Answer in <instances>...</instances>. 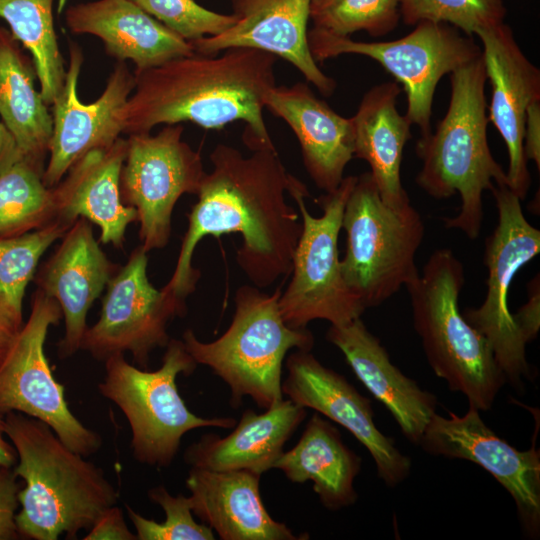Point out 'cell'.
<instances>
[{
    "label": "cell",
    "mask_w": 540,
    "mask_h": 540,
    "mask_svg": "<svg viewBox=\"0 0 540 540\" xmlns=\"http://www.w3.org/2000/svg\"><path fill=\"white\" fill-rule=\"evenodd\" d=\"M209 158L212 169L187 214L188 227L174 272L162 288L184 306L200 277L192 257L204 237L239 233L242 244L236 262L252 284L262 289L291 273L302 231L300 213L286 200L291 174L275 147L244 156L233 146L218 144Z\"/></svg>",
    "instance_id": "cell-1"
},
{
    "label": "cell",
    "mask_w": 540,
    "mask_h": 540,
    "mask_svg": "<svg viewBox=\"0 0 540 540\" xmlns=\"http://www.w3.org/2000/svg\"><path fill=\"white\" fill-rule=\"evenodd\" d=\"M277 56L246 47L190 55L135 70V87L119 118L123 133L150 132L159 124L193 122L220 129L241 120L253 151L275 147L263 119L264 98L275 84Z\"/></svg>",
    "instance_id": "cell-2"
},
{
    "label": "cell",
    "mask_w": 540,
    "mask_h": 540,
    "mask_svg": "<svg viewBox=\"0 0 540 540\" xmlns=\"http://www.w3.org/2000/svg\"><path fill=\"white\" fill-rule=\"evenodd\" d=\"M17 453L15 474L25 482L15 521L21 538L75 539L119 494L101 468L67 447L46 423L20 412L4 415Z\"/></svg>",
    "instance_id": "cell-3"
},
{
    "label": "cell",
    "mask_w": 540,
    "mask_h": 540,
    "mask_svg": "<svg viewBox=\"0 0 540 540\" xmlns=\"http://www.w3.org/2000/svg\"><path fill=\"white\" fill-rule=\"evenodd\" d=\"M451 97L444 118L434 133L420 137L416 153L422 168L416 183L434 199L458 193L459 213L444 218L446 228L469 239L478 238L483 223V193L506 184V172L488 144L487 75L482 54L450 74Z\"/></svg>",
    "instance_id": "cell-4"
},
{
    "label": "cell",
    "mask_w": 540,
    "mask_h": 540,
    "mask_svg": "<svg viewBox=\"0 0 540 540\" xmlns=\"http://www.w3.org/2000/svg\"><path fill=\"white\" fill-rule=\"evenodd\" d=\"M464 282L461 261L452 250L441 248L405 287L414 328L436 376L451 391L465 395L469 406L488 411L506 379L488 341L460 311Z\"/></svg>",
    "instance_id": "cell-5"
},
{
    "label": "cell",
    "mask_w": 540,
    "mask_h": 540,
    "mask_svg": "<svg viewBox=\"0 0 540 540\" xmlns=\"http://www.w3.org/2000/svg\"><path fill=\"white\" fill-rule=\"evenodd\" d=\"M281 288L272 294L251 285L235 294V312L228 329L212 342L200 341L192 329L183 333L187 352L208 366L229 387L230 403L239 407L249 396L268 409L283 400L281 374L291 349L311 351L313 334L288 326L280 312Z\"/></svg>",
    "instance_id": "cell-6"
},
{
    "label": "cell",
    "mask_w": 540,
    "mask_h": 540,
    "mask_svg": "<svg viewBox=\"0 0 540 540\" xmlns=\"http://www.w3.org/2000/svg\"><path fill=\"white\" fill-rule=\"evenodd\" d=\"M105 377L99 393L115 403L131 429L133 457L140 463L166 468L175 459L182 437L201 427L232 428L233 418H203L192 413L180 396L176 378L190 376L197 363L187 352L183 340L171 338L162 365L155 371L128 363L124 354L105 361Z\"/></svg>",
    "instance_id": "cell-7"
},
{
    "label": "cell",
    "mask_w": 540,
    "mask_h": 540,
    "mask_svg": "<svg viewBox=\"0 0 540 540\" xmlns=\"http://www.w3.org/2000/svg\"><path fill=\"white\" fill-rule=\"evenodd\" d=\"M342 228V275L365 309L382 304L419 274L415 258L425 233L422 218L411 203L386 205L369 172L357 176Z\"/></svg>",
    "instance_id": "cell-8"
},
{
    "label": "cell",
    "mask_w": 540,
    "mask_h": 540,
    "mask_svg": "<svg viewBox=\"0 0 540 540\" xmlns=\"http://www.w3.org/2000/svg\"><path fill=\"white\" fill-rule=\"evenodd\" d=\"M356 181L357 176L344 177L334 191L322 195L318 204L323 214L314 217L305 205L307 187L290 177L287 192L298 207L302 231L292 257V277L278 303L292 328H307L317 319L342 325L366 310L345 283L338 251L344 208Z\"/></svg>",
    "instance_id": "cell-9"
},
{
    "label": "cell",
    "mask_w": 540,
    "mask_h": 540,
    "mask_svg": "<svg viewBox=\"0 0 540 540\" xmlns=\"http://www.w3.org/2000/svg\"><path fill=\"white\" fill-rule=\"evenodd\" d=\"M310 52L316 62L343 54H358L380 63L403 85L405 116L417 125L421 137L431 133L433 97L440 79L482 54L472 36L440 22L421 21L404 37L393 41L362 42L312 27Z\"/></svg>",
    "instance_id": "cell-10"
},
{
    "label": "cell",
    "mask_w": 540,
    "mask_h": 540,
    "mask_svg": "<svg viewBox=\"0 0 540 540\" xmlns=\"http://www.w3.org/2000/svg\"><path fill=\"white\" fill-rule=\"evenodd\" d=\"M498 220L485 240L484 264L487 292L478 308L463 312L465 319L488 341L494 358L509 382L523 390L532 379L526 342L508 306L510 286L517 272L540 253V231L525 218L521 200L506 184H495Z\"/></svg>",
    "instance_id": "cell-11"
},
{
    "label": "cell",
    "mask_w": 540,
    "mask_h": 540,
    "mask_svg": "<svg viewBox=\"0 0 540 540\" xmlns=\"http://www.w3.org/2000/svg\"><path fill=\"white\" fill-rule=\"evenodd\" d=\"M58 302L36 289L31 312L0 365V413L15 411L46 423L70 449L88 457L102 439L70 411L45 355L50 326L62 318Z\"/></svg>",
    "instance_id": "cell-12"
},
{
    "label": "cell",
    "mask_w": 540,
    "mask_h": 540,
    "mask_svg": "<svg viewBox=\"0 0 540 540\" xmlns=\"http://www.w3.org/2000/svg\"><path fill=\"white\" fill-rule=\"evenodd\" d=\"M184 127L169 124L157 134H129L120 173L122 202L137 211L141 246L164 248L171 218L183 194L197 195L206 174L199 151L182 140Z\"/></svg>",
    "instance_id": "cell-13"
},
{
    "label": "cell",
    "mask_w": 540,
    "mask_h": 540,
    "mask_svg": "<svg viewBox=\"0 0 540 540\" xmlns=\"http://www.w3.org/2000/svg\"><path fill=\"white\" fill-rule=\"evenodd\" d=\"M147 253L141 245L131 252L106 286L98 321L85 330L80 349L99 361L129 352L147 368L151 352L171 339L169 322L186 314V306L150 283Z\"/></svg>",
    "instance_id": "cell-14"
},
{
    "label": "cell",
    "mask_w": 540,
    "mask_h": 540,
    "mask_svg": "<svg viewBox=\"0 0 540 540\" xmlns=\"http://www.w3.org/2000/svg\"><path fill=\"white\" fill-rule=\"evenodd\" d=\"M469 406L462 415L434 414L419 445L431 455L471 461L489 472L512 496L523 533L540 536V450L520 451L500 438Z\"/></svg>",
    "instance_id": "cell-15"
},
{
    "label": "cell",
    "mask_w": 540,
    "mask_h": 540,
    "mask_svg": "<svg viewBox=\"0 0 540 540\" xmlns=\"http://www.w3.org/2000/svg\"><path fill=\"white\" fill-rule=\"evenodd\" d=\"M83 62L82 49L71 41L64 84L51 104L53 130L42 175L48 188L55 187L86 153L111 146L123 133L119 114L134 90V73L125 61H117L102 94L83 103L77 90Z\"/></svg>",
    "instance_id": "cell-16"
},
{
    "label": "cell",
    "mask_w": 540,
    "mask_h": 540,
    "mask_svg": "<svg viewBox=\"0 0 540 540\" xmlns=\"http://www.w3.org/2000/svg\"><path fill=\"white\" fill-rule=\"evenodd\" d=\"M286 367L282 392L287 399L316 410L353 434L369 451L379 478L388 487H396L409 476L411 459L377 428L371 402L343 375L303 350L291 353Z\"/></svg>",
    "instance_id": "cell-17"
},
{
    "label": "cell",
    "mask_w": 540,
    "mask_h": 540,
    "mask_svg": "<svg viewBox=\"0 0 540 540\" xmlns=\"http://www.w3.org/2000/svg\"><path fill=\"white\" fill-rule=\"evenodd\" d=\"M475 35L482 43L487 80L492 87L488 119L508 151L506 185L524 200L531 185L524 154L525 117L529 105L540 100V71L524 55L505 22Z\"/></svg>",
    "instance_id": "cell-18"
},
{
    "label": "cell",
    "mask_w": 540,
    "mask_h": 540,
    "mask_svg": "<svg viewBox=\"0 0 540 540\" xmlns=\"http://www.w3.org/2000/svg\"><path fill=\"white\" fill-rule=\"evenodd\" d=\"M236 22L224 32L189 41L194 52L217 55L228 48L269 52L290 62L324 96L336 82L321 71L308 44L310 0H231Z\"/></svg>",
    "instance_id": "cell-19"
},
{
    "label": "cell",
    "mask_w": 540,
    "mask_h": 540,
    "mask_svg": "<svg viewBox=\"0 0 540 540\" xmlns=\"http://www.w3.org/2000/svg\"><path fill=\"white\" fill-rule=\"evenodd\" d=\"M119 267L101 249L90 222L79 217L36 272L37 289L58 302L64 317L59 357H70L80 349L87 313Z\"/></svg>",
    "instance_id": "cell-20"
},
{
    "label": "cell",
    "mask_w": 540,
    "mask_h": 540,
    "mask_svg": "<svg viewBox=\"0 0 540 540\" xmlns=\"http://www.w3.org/2000/svg\"><path fill=\"white\" fill-rule=\"evenodd\" d=\"M264 107L294 132L304 167L314 184L326 193L334 191L354 157L352 117L336 113L303 82L290 87L275 85L265 95Z\"/></svg>",
    "instance_id": "cell-21"
},
{
    "label": "cell",
    "mask_w": 540,
    "mask_h": 540,
    "mask_svg": "<svg viewBox=\"0 0 540 540\" xmlns=\"http://www.w3.org/2000/svg\"><path fill=\"white\" fill-rule=\"evenodd\" d=\"M326 338L343 353L369 392L390 411L404 436L419 445L436 413V397L421 389L390 361L386 349L361 318L331 325Z\"/></svg>",
    "instance_id": "cell-22"
},
{
    "label": "cell",
    "mask_w": 540,
    "mask_h": 540,
    "mask_svg": "<svg viewBox=\"0 0 540 540\" xmlns=\"http://www.w3.org/2000/svg\"><path fill=\"white\" fill-rule=\"evenodd\" d=\"M65 23L75 34H90L117 61L135 70L159 66L194 52L190 42L164 26L131 0H95L69 6Z\"/></svg>",
    "instance_id": "cell-23"
},
{
    "label": "cell",
    "mask_w": 540,
    "mask_h": 540,
    "mask_svg": "<svg viewBox=\"0 0 540 540\" xmlns=\"http://www.w3.org/2000/svg\"><path fill=\"white\" fill-rule=\"evenodd\" d=\"M126 148V139L119 137L107 148L86 153L52 188L56 219L74 224L85 218L100 228L99 242L118 249L125 243L128 225L138 219L137 211L125 205L120 195Z\"/></svg>",
    "instance_id": "cell-24"
},
{
    "label": "cell",
    "mask_w": 540,
    "mask_h": 540,
    "mask_svg": "<svg viewBox=\"0 0 540 540\" xmlns=\"http://www.w3.org/2000/svg\"><path fill=\"white\" fill-rule=\"evenodd\" d=\"M260 476L248 470L191 467L185 483L192 513L223 540L304 539L269 515L259 491Z\"/></svg>",
    "instance_id": "cell-25"
},
{
    "label": "cell",
    "mask_w": 540,
    "mask_h": 540,
    "mask_svg": "<svg viewBox=\"0 0 540 540\" xmlns=\"http://www.w3.org/2000/svg\"><path fill=\"white\" fill-rule=\"evenodd\" d=\"M305 417L306 408L289 399L261 414L248 409L229 435H203L186 449L184 460L193 468L248 470L261 475L274 468L285 443Z\"/></svg>",
    "instance_id": "cell-26"
},
{
    "label": "cell",
    "mask_w": 540,
    "mask_h": 540,
    "mask_svg": "<svg viewBox=\"0 0 540 540\" xmlns=\"http://www.w3.org/2000/svg\"><path fill=\"white\" fill-rule=\"evenodd\" d=\"M398 82L372 87L352 117L355 129L354 157L365 160L383 202L400 208L410 203L401 182L404 146L411 138V122L396 108Z\"/></svg>",
    "instance_id": "cell-27"
},
{
    "label": "cell",
    "mask_w": 540,
    "mask_h": 540,
    "mask_svg": "<svg viewBox=\"0 0 540 540\" xmlns=\"http://www.w3.org/2000/svg\"><path fill=\"white\" fill-rule=\"evenodd\" d=\"M294 483L313 482L321 503L336 511L353 505L357 498L355 477L361 458L342 441L339 431L315 413L297 444L284 451L274 464Z\"/></svg>",
    "instance_id": "cell-28"
},
{
    "label": "cell",
    "mask_w": 540,
    "mask_h": 540,
    "mask_svg": "<svg viewBox=\"0 0 540 540\" xmlns=\"http://www.w3.org/2000/svg\"><path fill=\"white\" fill-rule=\"evenodd\" d=\"M32 58L0 26V116L23 157L44 172L53 120L40 90ZM38 81V80H37Z\"/></svg>",
    "instance_id": "cell-29"
},
{
    "label": "cell",
    "mask_w": 540,
    "mask_h": 540,
    "mask_svg": "<svg viewBox=\"0 0 540 540\" xmlns=\"http://www.w3.org/2000/svg\"><path fill=\"white\" fill-rule=\"evenodd\" d=\"M54 0H0V18L33 60L39 90L49 106L63 87L66 68L53 17Z\"/></svg>",
    "instance_id": "cell-30"
},
{
    "label": "cell",
    "mask_w": 540,
    "mask_h": 540,
    "mask_svg": "<svg viewBox=\"0 0 540 540\" xmlns=\"http://www.w3.org/2000/svg\"><path fill=\"white\" fill-rule=\"evenodd\" d=\"M25 158L0 174V237L18 236L56 219L52 188Z\"/></svg>",
    "instance_id": "cell-31"
},
{
    "label": "cell",
    "mask_w": 540,
    "mask_h": 540,
    "mask_svg": "<svg viewBox=\"0 0 540 540\" xmlns=\"http://www.w3.org/2000/svg\"><path fill=\"white\" fill-rule=\"evenodd\" d=\"M73 224L55 219L39 229L0 237V296L20 318L25 290L34 279L41 256Z\"/></svg>",
    "instance_id": "cell-32"
},
{
    "label": "cell",
    "mask_w": 540,
    "mask_h": 540,
    "mask_svg": "<svg viewBox=\"0 0 540 540\" xmlns=\"http://www.w3.org/2000/svg\"><path fill=\"white\" fill-rule=\"evenodd\" d=\"M400 18V0H310L313 27L338 36L365 31L380 37Z\"/></svg>",
    "instance_id": "cell-33"
},
{
    "label": "cell",
    "mask_w": 540,
    "mask_h": 540,
    "mask_svg": "<svg viewBox=\"0 0 540 540\" xmlns=\"http://www.w3.org/2000/svg\"><path fill=\"white\" fill-rule=\"evenodd\" d=\"M506 13L504 0H400L405 24L446 23L468 36L504 23Z\"/></svg>",
    "instance_id": "cell-34"
},
{
    "label": "cell",
    "mask_w": 540,
    "mask_h": 540,
    "mask_svg": "<svg viewBox=\"0 0 540 540\" xmlns=\"http://www.w3.org/2000/svg\"><path fill=\"white\" fill-rule=\"evenodd\" d=\"M148 497L159 505L166 518L158 523L137 513L126 505V512L133 523L137 540H213V530L194 520L189 497L171 495L163 485L148 490Z\"/></svg>",
    "instance_id": "cell-35"
},
{
    "label": "cell",
    "mask_w": 540,
    "mask_h": 540,
    "mask_svg": "<svg viewBox=\"0 0 540 540\" xmlns=\"http://www.w3.org/2000/svg\"><path fill=\"white\" fill-rule=\"evenodd\" d=\"M186 41L218 35L236 22L234 14L208 10L194 0H131Z\"/></svg>",
    "instance_id": "cell-36"
},
{
    "label": "cell",
    "mask_w": 540,
    "mask_h": 540,
    "mask_svg": "<svg viewBox=\"0 0 540 540\" xmlns=\"http://www.w3.org/2000/svg\"><path fill=\"white\" fill-rule=\"evenodd\" d=\"M13 467L0 466V540L21 538L15 521L20 484Z\"/></svg>",
    "instance_id": "cell-37"
},
{
    "label": "cell",
    "mask_w": 540,
    "mask_h": 540,
    "mask_svg": "<svg viewBox=\"0 0 540 540\" xmlns=\"http://www.w3.org/2000/svg\"><path fill=\"white\" fill-rule=\"evenodd\" d=\"M85 540H137L117 504L107 508L88 529Z\"/></svg>",
    "instance_id": "cell-38"
},
{
    "label": "cell",
    "mask_w": 540,
    "mask_h": 540,
    "mask_svg": "<svg viewBox=\"0 0 540 540\" xmlns=\"http://www.w3.org/2000/svg\"><path fill=\"white\" fill-rule=\"evenodd\" d=\"M513 319L526 344L537 337L540 329V291L538 277L531 281L528 301L513 314Z\"/></svg>",
    "instance_id": "cell-39"
},
{
    "label": "cell",
    "mask_w": 540,
    "mask_h": 540,
    "mask_svg": "<svg viewBox=\"0 0 540 540\" xmlns=\"http://www.w3.org/2000/svg\"><path fill=\"white\" fill-rule=\"evenodd\" d=\"M524 154L540 169V100L532 102L526 111L524 126Z\"/></svg>",
    "instance_id": "cell-40"
},
{
    "label": "cell",
    "mask_w": 540,
    "mask_h": 540,
    "mask_svg": "<svg viewBox=\"0 0 540 540\" xmlns=\"http://www.w3.org/2000/svg\"><path fill=\"white\" fill-rule=\"evenodd\" d=\"M22 325L23 318L18 317L0 296V365Z\"/></svg>",
    "instance_id": "cell-41"
},
{
    "label": "cell",
    "mask_w": 540,
    "mask_h": 540,
    "mask_svg": "<svg viewBox=\"0 0 540 540\" xmlns=\"http://www.w3.org/2000/svg\"><path fill=\"white\" fill-rule=\"evenodd\" d=\"M22 158L24 157L15 138L5 124L0 121V174Z\"/></svg>",
    "instance_id": "cell-42"
},
{
    "label": "cell",
    "mask_w": 540,
    "mask_h": 540,
    "mask_svg": "<svg viewBox=\"0 0 540 540\" xmlns=\"http://www.w3.org/2000/svg\"><path fill=\"white\" fill-rule=\"evenodd\" d=\"M6 437L4 415L0 413V466L14 467L17 463V453Z\"/></svg>",
    "instance_id": "cell-43"
}]
</instances>
